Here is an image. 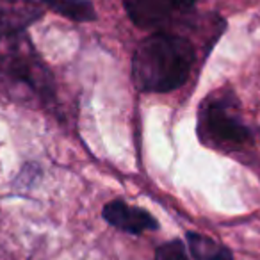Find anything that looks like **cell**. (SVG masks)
Wrapping results in <instances>:
<instances>
[{
    "label": "cell",
    "mask_w": 260,
    "mask_h": 260,
    "mask_svg": "<svg viewBox=\"0 0 260 260\" xmlns=\"http://www.w3.org/2000/svg\"><path fill=\"white\" fill-rule=\"evenodd\" d=\"M196 0H123L128 18L141 29H155L175 13L189 9Z\"/></svg>",
    "instance_id": "cell-4"
},
{
    "label": "cell",
    "mask_w": 260,
    "mask_h": 260,
    "mask_svg": "<svg viewBox=\"0 0 260 260\" xmlns=\"http://www.w3.org/2000/svg\"><path fill=\"white\" fill-rule=\"evenodd\" d=\"M153 260H189L185 246L178 239L168 241L155 249V258Z\"/></svg>",
    "instance_id": "cell-9"
},
{
    "label": "cell",
    "mask_w": 260,
    "mask_h": 260,
    "mask_svg": "<svg viewBox=\"0 0 260 260\" xmlns=\"http://www.w3.org/2000/svg\"><path fill=\"white\" fill-rule=\"evenodd\" d=\"M41 15L43 8L34 0H0V40H15Z\"/></svg>",
    "instance_id": "cell-5"
},
{
    "label": "cell",
    "mask_w": 260,
    "mask_h": 260,
    "mask_svg": "<svg viewBox=\"0 0 260 260\" xmlns=\"http://www.w3.org/2000/svg\"><path fill=\"white\" fill-rule=\"evenodd\" d=\"M196 52L185 38L157 32L141 41L132 59V80L139 91L168 93L187 80Z\"/></svg>",
    "instance_id": "cell-1"
},
{
    "label": "cell",
    "mask_w": 260,
    "mask_h": 260,
    "mask_svg": "<svg viewBox=\"0 0 260 260\" xmlns=\"http://www.w3.org/2000/svg\"><path fill=\"white\" fill-rule=\"evenodd\" d=\"M200 141L219 150L242 148L251 139V132L237 114V100L232 91L214 93L200 105Z\"/></svg>",
    "instance_id": "cell-2"
},
{
    "label": "cell",
    "mask_w": 260,
    "mask_h": 260,
    "mask_svg": "<svg viewBox=\"0 0 260 260\" xmlns=\"http://www.w3.org/2000/svg\"><path fill=\"white\" fill-rule=\"evenodd\" d=\"M185 239H187L189 251L194 260H234L230 249L207 235L189 232Z\"/></svg>",
    "instance_id": "cell-7"
},
{
    "label": "cell",
    "mask_w": 260,
    "mask_h": 260,
    "mask_svg": "<svg viewBox=\"0 0 260 260\" xmlns=\"http://www.w3.org/2000/svg\"><path fill=\"white\" fill-rule=\"evenodd\" d=\"M0 79H8L16 84H25L43 100L54 98V80L47 66L30 50L11 48L0 54Z\"/></svg>",
    "instance_id": "cell-3"
},
{
    "label": "cell",
    "mask_w": 260,
    "mask_h": 260,
    "mask_svg": "<svg viewBox=\"0 0 260 260\" xmlns=\"http://www.w3.org/2000/svg\"><path fill=\"white\" fill-rule=\"evenodd\" d=\"M50 11L64 16L73 22H91L96 13L89 0H41Z\"/></svg>",
    "instance_id": "cell-8"
},
{
    "label": "cell",
    "mask_w": 260,
    "mask_h": 260,
    "mask_svg": "<svg viewBox=\"0 0 260 260\" xmlns=\"http://www.w3.org/2000/svg\"><path fill=\"white\" fill-rule=\"evenodd\" d=\"M102 216L111 226L118 228L126 234H143L146 230H157L159 223L150 212L139 207L126 205L121 200H112L105 203L102 209Z\"/></svg>",
    "instance_id": "cell-6"
}]
</instances>
